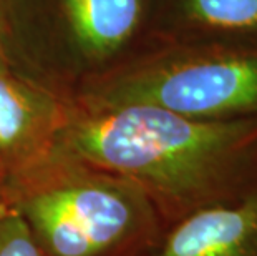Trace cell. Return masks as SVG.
<instances>
[{
    "mask_svg": "<svg viewBox=\"0 0 257 256\" xmlns=\"http://www.w3.org/2000/svg\"><path fill=\"white\" fill-rule=\"evenodd\" d=\"M135 183L165 230L257 190V117L202 120L148 103L67 112L55 148Z\"/></svg>",
    "mask_w": 257,
    "mask_h": 256,
    "instance_id": "1",
    "label": "cell"
},
{
    "mask_svg": "<svg viewBox=\"0 0 257 256\" xmlns=\"http://www.w3.org/2000/svg\"><path fill=\"white\" fill-rule=\"evenodd\" d=\"M5 201L43 256H148L165 231L135 183L58 151L10 177Z\"/></svg>",
    "mask_w": 257,
    "mask_h": 256,
    "instance_id": "2",
    "label": "cell"
},
{
    "mask_svg": "<svg viewBox=\"0 0 257 256\" xmlns=\"http://www.w3.org/2000/svg\"><path fill=\"white\" fill-rule=\"evenodd\" d=\"M148 103L202 120L257 117V45L158 62L103 95L93 107Z\"/></svg>",
    "mask_w": 257,
    "mask_h": 256,
    "instance_id": "3",
    "label": "cell"
},
{
    "mask_svg": "<svg viewBox=\"0 0 257 256\" xmlns=\"http://www.w3.org/2000/svg\"><path fill=\"white\" fill-rule=\"evenodd\" d=\"M65 115L47 94L0 67V158L9 178L52 155Z\"/></svg>",
    "mask_w": 257,
    "mask_h": 256,
    "instance_id": "4",
    "label": "cell"
},
{
    "mask_svg": "<svg viewBox=\"0 0 257 256\" xmlns=\"http://www.w3.org/2000/svg\"><path fill=\"white\" fill-rule=\"evenodd\" d=\"M148 256H257V190L174 221Z\"/></svg>",
    "mask_w": 257,
    "mask_h": 256,
    "instance_id": "5",
    "label": "cell"
},
{
    "mask_svg": "<svg viewBox=\"0 0 257 256\" xmlns=\"http://www.w3.org/2000/svg\"><path fill=\"white\" fill-rule=\"evenodd\" d=\"M65 7L76 39L91 52L110 53L135 34L143 0H65Z\"/></svg>",
    "mask_w": 257,
    "mask_h": 256,
    "instance_id": "6",
    "label": "cell"
},
{
    "mask_svg": "<svg viewBox=\"0 0 257 256\" xmlns=\"http://www.w3.org/2000/svg\"><path fill=\"white\" fill-rule=\"evenodd\" d=\"M191 24L257 45V0H183Z\"/></svg>",
    "mask_w": 257,
    "mask_h": 256,
    "instance_id": "7",
    "label": "cell"
},
{
    "mask_svg": "<svg viewBox=\"0 0 257 256\" xmlns=\"http://www.w3.org/2000/svg\"><path fill=\"white\" fill-rule=\"evenodd\" d=\"M0 256H43L29 225L12 208L0 216Z\"/></svg>",
    "mask_w": 257,
    "mask_h": 256,
    "instance_id": "8",
    "label": "cell"
},
{
    "mask_svg": "<svg viewBox=\"0 0 257 256\" xmlns=\"http://www.w3.org/2000/svg\"><path fill=\"white\" fill-rule=\"evenodd\" d=\"M7 187H9V172L0 158V203H7Z\"/></svg>",
    "mask_w": 257,
    "mask_h": 256,
    "instance_id": "9",
    "label": "cell"
},
{
    "mask_svg": "<svg viewBox=\"0 0 257 256\" xmlns=\"http://www.w3.org/2000/svg\"><path fill=\"white\" fill-rule=\"evenodd\" d=\"M9 210H10V206L7 203H0V216H2L4 213H7Z\"/></svg>",
    "mask_w": 257,
    "mask_h": 256,
    "instance_id": "10",
    "label": "cell"
}]
</instances>
